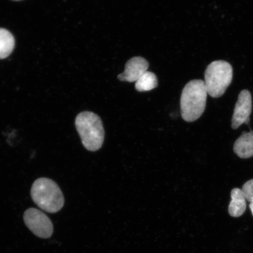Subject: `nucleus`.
<instances>
[{"mask_svg": "<svg viewBox=\"0 0 253 253\" xmlns=\"http://www.w3.org/2000/svg\"><path fill=\"white\" fill-rule=\"evenodd\" d=\"M207 96L205 81L195 79L185 85L180 101L182 118L185 121L194 122L201 118L207 105Z\"/></svg>", "mask_w": 253, "mask_h": 253, "instance_id": "nucleus-1", "label": "nucleus"}, {"mask_svg": "<svg viewBox=\"0 0 253 253\" xmlns=\"http://www.w3.org/2000/svg\"><path fill=\"white\" fill-rule=\"evenodd\" d=\"M31 195L34 203L48 213L58 212L64 205V197L61 189L49 178L37 179L32 186Z\"/></svg>", "mask_w": 253, "mask_h": 253, "instance_id": "nucleus-2", "label": "nucleus"}, {"mask_svg": "<svg viewBox=\"0 0 253 253\" xmlns=\"http://www.w3.org/2000/svg\"><path fill=\"white\" fill-rule=\"evenodd\" d=\"M75 125L86 150L96 151L100 149L104 142V129L99 116L91 112H82L76 118Z\"/></svg>", "mask_w": 253, "mask_h": 253, "instance_id": "nucleus-3", "label": "nucleus"}, {"mask_svg": "<svg viewBox=\"0 0 253 253\" xmlns=\"http://www.w3.org/2000/svg\"><path fill=\"white\" fill-rule=\"evenodd\" d=\"M233 68L224 61L211 62L206 69L205 83L207 92L213 98L223 96L232 83Z\"/></svg>", "mask_w": 253, "mask_h": 253, "instance_id": "nucleus-4", "label": "nucleus"}, {"mask_svg": "<svg viewBox=\"0 0 253 253\" xmlns=\"http://www.w3.org/2000/svg\"><path fill=\"white\" fill-rule=\"evenodd\" d=\"M24 220L28 229L40 238L47 239L52 236V221L42 211L36 208L28 209L24 212Z\"/></svg>", "mask_w": 253, "mask_h": 253, "instance_id": "nucleus-5", "label": "nucleus"}, {"mask_svg": "<svg viewBox=\"0 0 253 253\" xmlns=\"http://www.w3.org/2000/svg\"><path fill=\"white\" fill-rule=\"evenodd\" d=\"M252 112V97L248 90H243L239 95L232 119V128L237 129L250 119Z\"/></svg>", "mask_w": 253, "mask_h": 253, "instance_id": "nucleus-6", "label": "nucleus"}, {"mask_svg": "<svg viewBox=\"0 0 253 253\" xmlns=\"http://www.w3.org/2000/svg\"><path fill=\"white\" fill-rule=\"evenodd\" d=\"M149 68V63L142 57L135 56L128 60L125 66V72L118 75L119 80L134 82L138 80Z\"/></svg>", "mask_w": 253, "mask_h": 253, "instance_id": "nucleus-7", "label": "nucleus"}, {"mask_svg": "<svg viewBox=\"0 0 253 253\" xmlns=\"http://www.w3.org/2000/svg\"><path fill=\"white\" fill-rule=\"evenodd\" d=\"M234 152L243 159L253 156V131H244L235 142Z\"/></svg>", "mask_w": 253, "mask_h": 253, "instance_id": "nucleus-8", "label": "nucleus"}, {"mask_svg": "<svg viewBox=\"0 0 253 253\" xmlns=\"http://www.w3.org/2000/svg\"><path fill=\"white\" fill-rule=\"evenodd\" d=\"M231 201L229 206V213L231 216L238 217L242 216L246 210V199L242 189L234 188L231 192Z\"/></svg>", "mask_w": 253, "mask_h": 253, "instance_id": "nucleus-9", "label": "nucleus"}, {"mask_svg": "<svg viewBox=\"0 0 253 253\" xmlns=\"http://www.w3.org/2000/svg\"><path fill=\"white\" fill-rule=\"evenodd\" d=\"M14 46V37L10 32L0 28V59H5L10 55Z\"/></svg>", "mask_w": 253, "mask_h": 253, "instance_id": "nucleus-10", "label": "nucleus"}, {"mask_svg": "<svg viewBox=\"0 0 253 253\" xmlns=\"http://www.w3.org/2000/svg\"><path fill=\"white\" fill-rule=\"evenodd\" d=\"M158 86V79L154 73L147 71L136 81L135 89L140 92L154 89Z\"/></svg>", "mask_w": 253, "mask_h": 253, "instance_id": "nucleus-11", "label": "nucleus"}, {"mask_svg": "<svg viewBox=\"0 0 253 253\" xmlns=\"http://www.w3.org/2000/svg\"><path fill=\"white\" fill-rule=\"evenodd\" d=\"M245 196L246 201L250 202L253 201V179L246 182L242 189Z\"/></svg>", "mask_w": 253, "mask_h": 253, "instance_id": "nucleus-12", "label": "nucleus"}, {"mask_svg": "<svg viewBox=\"0 0 253 253\" xmlns=\"http://www.w3.org/2000/svg\"><path fill=\"white\" fill-rule=\"evenodd\" d=\"M250 208H251V210L253 216V201L251 202V204H250L249 205Z\"/></svg>", "mask_w": 253, "mask_h": 253, "instance_id": "nucleus-13", "label": "nucleus"}, {"mask_svg": "<svg viewBox=\"0 0 253 253\" xmlns=\"http://www.w3.org/2000/svg\"><path fill=\"white\" fill-rule=\"evenodd\" d=\"M13 1H21V0H13Z\"/></svg>", "mask_w": 253, "mask_h": 253, "instance_id": "nucleus-14", "label": "nucleus"}]
</instances>
